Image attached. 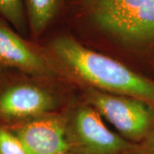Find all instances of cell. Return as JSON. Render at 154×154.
<instances>
[{
  "label": "cell",
  "mask_w": 154,
  "mask_h": 154,
  "mask_svg": "<svg viewBox=\"0 0 154 154\" xmlns=\"http://www.w3.org/2000/svg\"><path fill=\"white\" fill-rule=\"evenodd\" d=\"M77 88L80 99L110 122L127 140L139 143L154 133L153 105L133 97L94 88Z\"/></svg>",
  "instance_id": "obj_5"
},
{
  "label": "cell",
  "mask_w": 154,
  "mask_h": 154,
  "mask_svg": "<svg viewBox=\"0 0 154 154\" xmlns=\"http://www.w3.org/2000/svg\"><path fill=\"white\" fill-rule=\"evenodd\" d=\"M78 97V88L65 79L2 69L0 123L10 128L58 113L66 110Z\"/></svg>",
  "instance_id": "obj_3"
},
{
  "label": "cell",
  "mask_w": 154,
  "mask_h": 154,
  "mask_svg": "<svg viewBox=\"0 0 154 154\" xmlns=\"http://www.w3.org/2000/svg\"><path fill=\"white\" fill-rule=\"evenodd\" d=\"M0 154H28L17 135L2 123H0Z\"/></svg>",
  "instance_id": "obj_10"
},
{
  "label": "cell",
  "mask_w": 154,
  "mask_h": 154,
  "mask_svg": "<svg viewBox=\"0 0 154 154\" xmlns=\"http://www.w3.org/2000/svg\"><path fill=\"white\" fill-rule=\"evenodd\" d=\"M1 70H2V69H1V68H0V73H1Z\"/></svg>",
  "instance_id": "obj_13"
},
{
  "label": "cell",
  "mask_w": 154,
  "mask_h": 154,
  "mask_svg": "<svg viewBox=\"0 0 154 154\" xmlns=\"http://www.w3.org/2000/svg\"><path fill=\"white\" fill-rule=\"evenodd\" d=\"M128 154H154V133L141 142L134 143Z\"/></svg>",
  "instance_id": "obj_11"
},
{
  "label": "cell",
  "mask_w": 154,
  "mask_h": 154,
  "mask_svg": "<svg viewBox=\"0 0 154 154\" xmlns=\"http://www.w3.org/2000/svg\"><path fill=\"white\" fill-rule=\"evenodd\" d=\"M21 140L28 154H65V110L8 128Z\"/></svg>",
  "instance_id": "obj_7"
},
{
  "label": "cell",
  "mask_w": 154,
  "mask_h": 154,
  "mask_svg": "<svg viewBox=\"0 0 154 154\" xmlns=\"http://www.w3.org/2000/svg\"><path fill=\"white\" fill-rule=\"evenodd\" d=\"M65 139L75 154H128L134 143L110 131L103 117L80 97L65 110Z\"/></svg>",
  "instance_id": "obj_4"
},
{
  "label": "cell",
  "mask_w": 154,
  "mask_h": 154,
  "mask_svg": "<svg viewBox=\"0 0 154 154\" xmlns=\"http://www.w3.org/2000/svg\"><path fill=\"white\" fill-rule=\"evenodd\" d=\"M29 38L38 43L46 33L61 25L66 0H22Z\"/></svg>",
  "instance_id": "obj_8"
},
{
  "label": "cell",
  "mask_w": 154,
  "mask_h": 154,
  "mask_svg": "<svg viewBox=\"0 0 154 154\" xmlns=\"http://www.w3.org/2000/svg\"><path fill=\"white\" fill-rule=\"evenodd\" d=\"M61 26L84 46L154 78V0H66Z\"/></svg>",
  "instance_id": "obj_1"
},
{
  "label": "cell",
  "mask_w": 154,
  "mask_h": 154,
  "mask_svg": "<svg viewBox=\"0 0 154 154\" xmlns=\"http://www.w3.org/2000/svg\"><path fill=\"white\" fill-rule=\"evenodd\" d=\"M0 17L22 36L29 38L28 19L22 0H0Z\"/></svg>",
  "instance_id": "obj_9"
},
{
  "label": "cell",
  "mask_w": 154,
  "mask_h": 154,
  "mask_svg": "<svg viewBox=\"0 0 154 154\" xmlns=\"http://www.w3.org/2000/svg\"><path fill=\"white\" fill-rule=\"evenodd\" d=\"M0 68L16 69L36 76L64 79L38 43L22 36L1 17Z\"/></svg>",
  "instance_id": "obj_6"
},
{
  "label": "cell",
  "mask_w": 154,
  "mask_h": 154,
  "mask_svg": "<svg viewBox=\"0 0 154 154\" xmlns=\"http://www.w3.org/2000/svg\"><path fill=\"white\" fill-rule=\"evenodd\" d=\"M65 154H75V153H72V152H68Z\"/></svg>",
  "instance_id": "obj_12"
},
{
  "label": "cell",
  "mask_w": 154,
  "mask_h": 154,
  "mask_svg": "<svg viewBox=\"0 0 154 154\" xmlns=\"http://www.w3.org/2000/svg\"><path fill=\"white\" fill-rule=\"evenodd\" d=\"M38 44L57 72L77 88L133 97L154 106V78L84 46L61 25Z\"/></svg>",
  "instance_id": "obj_2"
}]
</instances>
